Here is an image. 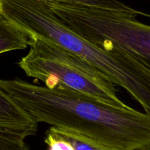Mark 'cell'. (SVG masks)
Wrapping results in <instances>:
<instances>
[{
	"label": "cell",
	"instance_id": "1",
	"mask_svg": "<svg viewBox=\"0 0 150 150\" xmlns=\"http://www.w3.org/2000/svg\"><path fill=\"white\" fill-rule=\"evenodd\" d=\"M0 88L38 123L77 132L116 150H135L150 144V114L146 112L19 78L0 79Z\"/></svg>",
	"mask_w": 150,
	"mask_h": 150
},
{
	"label": "cell",
	"instance_id": "2",
	"mask_svg": "<svg viewBox=\"0 0 150 150\" xmlns=\"http://www.w3.org/2000/svg\"><path fill=\"white\" fill-rule=\"evenodd\" d=\"M1 16L29 35L43 38L87 61L116 86L124 88L150 114V74L138 61L99 48L65 25L45 2L0 0Z\"/></svg>",
	"mask_w": 150,
	"mask_h": 150
},
{
	"label": "cell",
	"instance_id": "3",
	"mask_svg": "<svg viewBox=\"0 0 150 150\" xmlns=\"http://www.w3.org/2000/svg\"><path fill=\"white\" fill-rule=\"evenodd\" d=\"M27 37L30 51L18 62L27 76L49 88L75 91L114 106L128 107L118 96L116 85L87 61L45 38Z\"/></svg>",
	"mask_w": 150,
	"mask_h": 150
},
{
	"label": "cell",
	"instance_id": "4",
	"mask_svg": "<svg viewBox=\"0 0 150 150\" xmlns=\"http://www.w3.org/2000/svg\"><path fill=\"white\" fill-rule=\"evenodd\" d=\"M90 37L100 48L131 57L150 74L149 25L139 22L135 16L103 11L93 20Z\"/></svg>",
	"mask_w": 150,
	"mask_h": 150
},
{
	"label": "cell",
	"instance_id": "5",
	"mask_svg": "<svg viewBox=\"0 0 150 150\" xmlns=\"http://www.w3.org/2000/svg\"><path fill=\"white\" fill-rule=\"evenodd\" d=\"M38 124L0 88V127L18 131L28 137L36 133Z\"/></svg>",
	"mask_w": 150,
	"mask_h": 150
},
{
	"label": "cell",
	"instance_id": "6",
	"mask_svg": "<svg viewBox=\"0 0 150 150\" xmlns=\"http://www.w3.org/2000/svg\"><path fill=\"white\" fill-rule=\"evenodd\" d=\"M29 38L0 16V54L24 50L28 46Z\"/></svg>",
	"mask_w": 150,
	"mask_h": 150
},
{
	"label": "cell",
	"instance_id": "7",
	"mask_svg": "<svg viewBox=\"0 0 150 150\" xmlns=\"http://www.w3.org/2000/svg\"><path fill=\"white\" fill-rule=\"evenodd\" d=\"M45 3H57L67 4V5H77L84 6L93 7V8H102L122 13L129 14L132 16H137L138 14H144L138 11L132 9L119 0H38Z\"/></svg>",
	"mask_w": 150,
	"mask_h": 150
},
{
	"label": "cell",
	"instance_id": "8",
	"mask_svg": "<svg viewBox=\"0 0 150 150\" xmlns=\"http://www.w3.org/2000/svg\"><path fill=\"white\" fill-rule=\"evenodd\" d=\"M53 135L69 141L75 150H116L104 146L77 132L65 129L52 127L48 130Z\"/></svg>",
	"mask_w": 150,
	"mask_h": 150
},
{
	"label": "cell",
	"instance_id": "9",
	"mask_svg": "<svg viewBox=\"0 0 150 150\" xmlns=\"http://www.w3.org/2000/svg\"><path fill=\"white\" fill-rule=\"evenodd\" d=\"M25 134L13 129L0 127V150H29Z\"/></svg>",
	"mask_w": 150,
	"mask_h": 150
},
{
	"label": "cell",
	"instance_id": "10",
	"mask_svg": "<svg viewBox=\"0 0 150 150\" xmlns=\"http://www.w3.org/2000/svg\"><path fill=\"white\" fill-rule=\"evenodd\" d=\"M44 141L48 146L47 150H75L73 146L69 141L53 135L48 131Z\"/></svg>",
	"mask_w": 150,
	"mask_h": 150
},
{
	"label": "cell",
	"instance_id": "11",
	"mask_svg": "<svg viewBox=\"0 0 150 150\" xmlns=\"http://www.w3.org/2000/svg\"><path fill=\"white\" fill-rule=\"evenodd\" d=\"M135 150H150V144H147V145L141 147V148H138Z\"/></svg>",
	"mask_w": 150,
	"mask_h": 150
},
{
	"label": "cell",
	"instance_id": "12",
	"mask_svg": "<svg viewBox=\"0 0 150 150\" xmlns=\"http://www.w3.org/2000/svg\"><path fill=\"white\" fill-rule=\"evenodd\" d=\"M0 16H1V8H0Z\"/></svg>",
	"mask_w": 150,
	"mask_h": 150
}]
</instances>
